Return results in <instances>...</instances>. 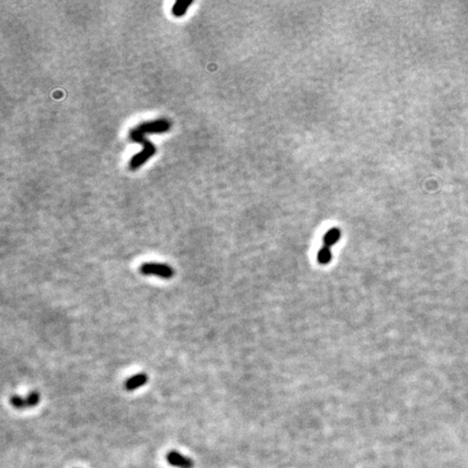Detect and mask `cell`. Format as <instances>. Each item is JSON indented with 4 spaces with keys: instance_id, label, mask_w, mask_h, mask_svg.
I'll list each match as a JSON object with an SVG mask.
<instances>
[{
    "instance_id": "1",
    "label": "cell",
    "mask_w": 468,
    "mask_h": 468,
    "mask_svg": "<svg viewBox=\"0 0 468 468\" xmlns=\"http://www.w3.org/2000/svg\"><path fill=\"white\" fill-rule=\"evenodd\" d=\"M169 128L170 123L167 120H157L153 122L142 123L130 130V140L132 142H136V143H141L143 146V150H142L140 153H137L134 155L129 162L130 170L139 169L141 166L143 165V163L150 160V158L156 153V149L154 145L147 138L148 134L163 133L168 131Z\"/></svg>"
},
{
    "instance_id": "2",
    "label": "cell",
    "mask_w": 468,
    "mask_h": 468,
    "mask_svg": "<svg viewBox=\"0 0 468 468\" xmlns=\"http://www.w3.org/2000/svg\"><path fill=\"white\" fill-rule=\"evenodd\" d=\"M140 272L143 275H155L161 279L170 280L174 275L173 268L166 264L147 263L140 267Z\"/></svg>"
},
{
    "instance_id": "3",
    "label": "cell",
    "mask_w": 468,
    "mask_h": 468,
    "mask_svg": "<svg viewBox=\"0 0 468 468\" xmlns=\"http://www.w3.org/2000/svg\"><path fill=\"white\" fill-rule=\"evenodd\" d=\"M39 401H41V394H39L37 391H31L26 397L12 395L10 398L11 406L19 410L36 407L39 403Z\"/></svg>"
},
{
    "instance_id": "4",
    "label": "cell",
    "mask_w": 468,
    "mask_h": 468,
    "mask_svg": "<svg viewBox=\"0 0 468 468\" xmlns=\"http://www.w3.org/2000/svg\"><path fill=\"white\" fill-rule=\"evenodd\" d=\"M167 462L174 467L178 468H193L194 462L192 458H190L184 454L179 453L177 451H170L166 456Z\"/></svg>"
},
{
    "instance_id": "5",
    "label": "cell",
    "mask_w": 468,
    "mask_h": 468,
    "mask_svg": "<svg viewBox=\"0 0 468 468\" xmlns=\"http://www.w3.org/2000/svg\"><path fill=\"white\" fill-rule=\"evenodd\" d=\"M149 380V376L146 374V373H138V374L133 375L129 377L128 379L125 382V388L126 390L128 391H133L138 389V388L143 387Z\"/></svg>"
},
{
    "instance_id": "6",
    "label": "cell",
    "mask_w": 468,
    "mask_h": 468,
    "mask_svg": "<svg viewBox=\"0 0 468 468\" xmlns=\"http://www.w3.org/2000/svg\"><path fill=\"white\" fill-rule=\"evenodd\" d=\"M192 3L193 2H190V0H188V2H185V0H178V2L174 3V5L172 6V9H171L172 14L177 18L184 17L188 10V8L192 5Z\"/></svg>"
},
{
    "instance_id": "7",
    "label": "cell",
    "mask_w": 468,
    "mask_h": 468,
    "mask_svg": "<svg viewBox=\"0 0 468 468\" xmlns=\"http://www.w3.org/2000/svg\"><path fill=\"white\" fill-rule=\"evenodd\" d=\"M340 239V231L338 229L334 228L331 229L330 231L327 232L324 236V245L325 246H331V245H334L338 240Z\"/></svg>"
},
{
    "instance_id": "8",
    "label": "cell",
    "mask_w": 468,
    "mask_h": 468,
    "mask_svg": "<svg viewBox=\"0 0 468 468\" xmlns=\"http://www.w3.org/2000/svg\"><path fill=\"white\" fill-rule=\"evenodd\" d=\"M331 258H332L331 249L329 246H325L324 245V247L321 248L318 254V260L321 264H328L331 261Z\"/></svg>"
}]
</instances>
